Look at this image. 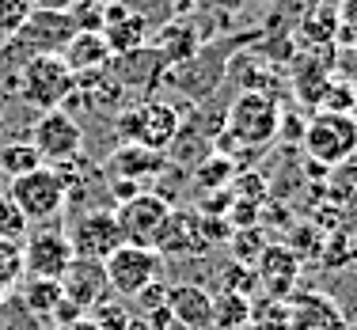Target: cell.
Masks as SVG:
<instances>
[{"instance_id": "obj_4", "label": "cell", "mask_w": 357, "mask_h": 330, "mask_svg": "<svg viewBox=\"0 0 357 330\" xmlns=\"http://www.w3.org/2000/svg\"><path fill=\"white\" fill-rule=\"evenodd\" d=\"M160 266H164V258H160L152 247H137V243H122V247H114V251L103 258L110 292L126 296V300H133V296H137L144 285L156 281V277H160Z\"/></svg>"}, {"instance_id": "obj_24", "label": "cell", "mask_w": 357, "mask_h": 330, "mask_svg": "<svg viewBox=\"0 0 357 330\" xmlns=\"http://www.w3.org/2000/svg\"><path fill=\"white\" fill-rule=\"evenodd\" d=\"M335 27H338V4H319L304 15V35L312 42H331L335 38Z\"/></svg>"}, {"instance_id": "obj_15", "label": "cell", "mask_w": 357, "mask_h": 330, "mask_svg": "<svg viewBox=\"0 0 357 330\" xmlns=\"http://www.w3.org/2000/svg\"><path fill=\"white\" fill-rule=\"evenodd\" d=\"M296 274H301V258H296L285 243H270V247H262V255L255 258V277H259V285L270 296H278V300L293 296Z\"/></svg>"}, {"instance_id": "obj_23", "label": "cell", "mask_w": 357, "mask_h": 330, "mask_svg": "<svg viewBox=\"0 0 357 330\" xmlns=\"http://www.w3.org/2000/svg\"><path fill=\"white\" fill-rule=\"evenodd\" d=\"M251 330H289V300L262 296L251 304Z\"/></svg>"}, {"instance_id": "obj_38", "label": "cell", "mask_w": 357, "mask_h": 330, "mask_svg": "<svg viewBox=\"0 0 357 330\" xmlns=\"http://www.w3.org/2000/svg\"><path fill=\"white\" fill-rule=\"evenodd\" d=\"M126 330H152V327H149V319H141V315H130V323H126Z\"/></svg>"}, {"instance_id": "obj_8", "label": "cell", "mask_w": 357, "mask_h": 330, "mask_svg": "<svg viewBox=\"0 0 357 330\" xmlns=\"http://www.w3.org/2000/svg\"><path fill=\"white\" fill-rule=\"evenodd\" d=\"M73 35H76V23H73L69 12L31 8V15L23 19V27L12 35V42L27 57H42V54H61V49L69 46Z\"/></svg>"}, {"instance_id": "obj_19", "label": "cell", "mask_w": 357, "mask_h": 330, "mask_svg": "<svg viewBox=\"0 0 357 330\" xmlns=\"http://www.w3.org/2000/svg\"><path fill=\"white\" fill-rule=\"evenodd\" d=\"M103 42H107L110 57L137 54V49H144V42H149V19H144L141 12L122 15L118 23H110V27H103Z\"/></svg>"}, {"instance_id": "obj_3", "label": "cell", "mask_w": 357, "mask_h": 330, "mask_svg": "<svg viewBox=\"0 0 357 330\" xmlns=\"http://www.w3.org/2000/svg\"><path fill=\"white\" fill-rule=\"evenodd\" d=\"M304 148L308 156L323 167H338L342 159L354 156L357 148V118L354 114H335V110H319L308 125H304Z\"/></svg>"}, {"instance_id": "obj_37", "label": "cell", "mask_w": 357, "mask_h": 330, "mask_svg": "<svg viewBox=\"0 0 357 330\" xmlns=\"http://www.w3.org/2000/svg\"><path fill=\"white\" fill-rule=\"evenodd\" d=\"M217 8H225V12H240L243 4H248V0H213Z\"/></svg>"}, {"instance_id": "obj_10", "label": "cell", "mask_w": 357, "mask_h": 330, "mask_svg": "<svg viewBox=\"0 0 357 330\" xmlns=\"http://www.w3.org/2000/svg\"><path fill=\"white\" fill-rule=\"evenodd\" d=\"M167 209L172 205H167L160 194H149V190H137L133 198L118 201L114 220H118V232H122V243L152 247V235H156V228L164 224Z\"/></svg>"}, {"instance_id": "obj_21", "label": "cell", "mask_w": 357, "mask_h": 330, "mask_svg": "<svg viewBox=\"0 0 357 330\" xmlns=\"http://www.w3.org/2000/svg\"><path fill=\"white\" fill-rule=\"evenodd\" d=\"M35 167H42V156L31 141H4V145H0V175H4L8 182L27 175V171H35Z\"/></svg>"}, {"instance_id": "obj_5", "label": "cell", "mask_w": 357, "mask_h": 330, "mask_svg": "<svg viewBox=\"0 0 357 330\" xmlns=\"http://www.w3.org/2000/svg\"><path fill=\"white\" fill-rule=\"evenodd\" d=\"M31 145L38 148L42 164L61 167V164L80 159L84 129H80V122H76L69 110H42V118L35 122V129H31Z\"/></svg>"}, {"instance_id": "obj_7", "label": "cell", "mask_w": 357, "mask_h": 330, "mask_svg": "<svg viewBox=\"0 0 357 330\" xmlns=\"http://www.w3.org/2000/svg\"><path fill=\"white\" fill-rule=\"evenodd\" d=\"M278 122L282 118H278L274 99L259 95V91H243L232 103V114H228V137L248 148H262L278 133Z\"/></svg>"}, {"instance_id": "obj_6", "label": "cell", "mask_w": 357, "mask_h": 330, "mask_svg": "<svg viewBox=\"0 0 357 330\" xmlns=\"http://www.w3.org/2000/svg\"><path fill=\"white\" fill-rule=\"evenodd\" d=\"M175 133H178V118H175V110L167 103H160V99H149V103H141L137 110L118 118V137H122L126 145L164 152L175 141Z\"/></svg>"}, {"instance_id": "obj_16", "label": "cell", "mask_w": 357, "mask_h": 330, "mask_svg": "<svg viewBox=\"0 0 357 330\" xmlns=\"http://www.w3.org/2000/svg\"><path fill=\"white\" fill-rule=\"evenodd\" d=\"M167 315L186 330H213V296L198 285H172L167 289Z\"/></svg>"}, {"instance_id": "obj_36", "label": "cell", "mask_w": 357, "mask_h": 330, "mask_svg": "<svg viewBox=\"0 0 357 330\" xmlns=\"http://www.w3.org/2000/svg\"><path fill=\"white\" fill-rule=\"evenodd\" d=\"M35 8H46V12H69L76 0H31Z\"/></svg>"}, {"instance_id": "obj_17", "label": "cell", "mask_w": 357, "mask_h": 330, "mask_svg": "<svg viewBox=\"0 0 357 330\" xmlns=\"http://www.w3.org/2000/svg\"><path fill=\"white\" fill-rule=\"evenodd\" d=\"M65 65L80 76V72H96V69H107L110 61V49L103 42V31H76L69 38V46L61 49Z\"/></svg>"}, {"instance_id": "obj_20", "label": "cell", "mask_w": 357, "mask_h": 330, "mask_svg": "<svg viewBox=\"0 0 357 330\" xmlns=\"http://www.w3.org/2000/svg\"><path fill=\"white\" fill-rule=\"evenodd\" d=\"M61 281H50V277H27L23 285V311L35 319H50L61 304Z\"/></svg>"}, {"instance_id": "obj_1", "label": "cell", "mask_w": 357, "mask_h": 330, "mask_svg": "<svg viewBox=\"0 0 357 330\" xmlns=\"http://www.w3.org/2000/svg\"><path fill=\"white\" fill-rule=\"evenodd\" d=\"M15 88L20 99L35 110H61L76 91V72L65 65L61 54H42L31 57L20 72H15Z\"/></svg>"}, {"instance_id": "obj_32", "label": "cell", "mask_w": 357, "mask_h": 330, "mask_svg": "<svg viewBox=\"0 0 357 330\" xmlns=\"http://www.w3.org/2000/svg\"><path fill=\"white\" fill-rule=\"evenodd\" d=\"M255 285H259L255 269L240 266V262H232V266H228V274H225V292H240V296H248V300H251V289H255Z\"/></svg>"}, {"instance_id": "obj_29", "label": "cell", "mask_w": 357, "mask_h": 330, "mask_svg": "<svg viewBox=\"0 0 357 330\" xmlns=\"http://www.w3.org/2000/svg\"><path fill=\"white\" fill-rule=\"evenodd\" d=\"M31 0H0V42L12 38L23 27V19L31 15Z\"/></svg>"}, {"instance_id": "obj_2", "label": "cell", "mask_w": 357, "mask_h": 330, "mask_svg": "<svg viewBox=\"0 0 357 330\" xmlns=\"http://www.w3.org/2000/svg\"><path fill=\"white\" fill-rule=\"evenodd\" d=\"M8 198H12V205L20 209L31 224H46V220H54L65 209L69 190H65V179H61L57 167L42 164L35 171H27V175L8 182Z\"/></svg>"}, {"instance_id": "obj_35", "label": "cell", "mask_w": 357, "mask_h": 330, "mask_svg": "<svg viewBox=\"0 0 357 330\" xmlns=\"http://www.w3.org/2000/svg\"><path fill=\"white\" fill-rule=\"evenodd\" d=\"M54 330H99V327H96L91 315H76V319H69V323H54Z\"/></svg>"}, {"instance_id": "obj_25", "label": "cell", "mask_w": 357, "mask_h": 330, "mask_svg": "<svg viewBox=\"0 0 357 330\" xmlns=\"http://www.w3.org/2000/svg\"><path fill=\"white\" fill-rule=\"evenodd\" d=\"M20 281H23V251H20V243L0 239V296L12 292Z\"/></svg>"}, {"instance_id": "obj_26", "label": "cell", "mask_w": 357, "mask_h": 330, "mask_svg": "<svg viewBox=\"0 0 357 330\" xmlns=\"http://www.w3.org/2000/svg\"><path fill=\"white\" fill-rule=\"evenodd\" d=\"M27 232H31V220L20 213V209L12 205V198H0V239L4 243H23L27 239Z\"/></svg>"}, {"instance_id": "obj_40", "label": "cell", "mask_w": 357, "mask_h": 330, "mask_svg": "<svg viewBox=\"0 0 357 330\" xmlns=\"http://www.w3.org/2000/svg\"><path fill=\"white\" fill-rule=\"evenodd\" d=\"M342 330H357V323H346V327H342Z\"/></svg>"}, {"instance_id": "obj_9", "label": "cell", "mask_w": 357, "mask_h": 330, "mask_svg": "<svg viewBox=\"0 0 357 330\" xmlns=\"http://www.w3.org/2000/svg\"><path fill=\"white\" fill-rule=\"evenodd\" d=\"M20 251H23V274L50 277V281H61V274L73 262L69 235H65L61 228H46V224H42L38 232H27V239L20 243Z\"/></svg>"}, {"instance_id": "obj_11", "label": "cell", "mask_w": 357, "mask_h": 330, "mask_svg": "<svg viewBox=\"0 0 357 330\" xmlns=\"http://www.w3.org/2000/svg\"><path fill=\"white\" fill-rule=\"evenodd\" d=\"M152 251L160 258H194V255H206L209 239L202 235V220L190 209H167L164 224L156 228L152 235Z\"/></svg>"}, {"instance_id": "obj_30", "label": "cell", "mask_w": 357, "mask_h": 330, "mask_svg": "<svg viewBox=\"0 0 357 330\" xmlns=\"http://www.w3.org/2000/svg\"><path fill=\"white\" fill-rule=\"evenodd\" d=\"M133 300H137V315L141 319H152V315H160V311L167 308V285H160V277H156V281L144 285Z\"/></svg>"}, {"instance_id": "obj_39", "label": "cell", "mask_w": 357, "mask_h": 330, "mask_svg": "<svg viewBox=\"0 0 357 330\" xmlns=\"http://www.w3.org/2000/svg\"><path fill=\"white\" fill-rule=\"evenodd\" d=\"M91 4H99V8H107V4H118V0H91Z\"/></svg>"}, {"instance_id": "obj_28", "label": "cell", "mask_w": 357, "mask_h": 330, "mask_svg": "<svg viewBox=\"0 0 357 330\" xmlns=\"http://www.w3.org/2000/svg\"><path fill=\"white\" fill-rule=\"evenodd\" d=\"M130 315H133V311L126 308L122 300H110V296H107L103 304H96V308H91V319H96L99 330H126Z\"/></svg>"}, {"instance_id": "obj_27", "label": "cell", "mask_w": 357, "mask_h": 330, "mask_svg": "<svg viewBox=\"0 0 357 330\" xmlns=\"http://www.w3.org/2000/svg\"><path fill=\"white\" fill-rule=\"evenodd\" d=\"M160 49H164V57H172V61L190 57L194 54V31L186 27V23H172V27L160 35Z\"/></svg>"}, {"instance_id": "obj_22", "label": "cell", "mask_w": 357, "mask_h": 330, "mask_svg": "<svg viewBox=\"0 0 357 330\" xmlns=\"http://www.w3.org/2000/svg\"><path fill=\"white\" fill-rule=\"evenodd\" d=\"M251 327V300L240 292L213 296V330H243Z\"/></svg>"}, {"instance_id": "obj_18", "label": "cell", "mask_w": 357, "mask_h": 330, "mask_svg": "<svg viewBox=\"0 0 357 330\" xmlns=\"http://www.w3.org/2000/svg\"><path fill=\"white\" fill-rule=\"evenodd\" d=\"M160 167H164V152L156 148H141V145H122L110 156V171H114V179H149V175H156Z\"/></svg>"}, {"instance_id": "obj_13", "label": "cell", "mask_w": 357, "mask_h": 330, "mask_svg": "<svg viewBox=\"0 0 357 330\" xmlns=\"http://www.w3.org/2000/svg\"><path fill=\"white\" fill-rule=\"evenodd\" d=\"M61 296L73 304L76 311H91L96 304H103L110 296V285H107V269L103 262L96 258H73L69 269L61 274Z\"/></svg>"}, {"instance_id": "obj_31", "label": "cell", "mask_w": 357, "mask_h": 330, "mask_svg": "<svg viewBox=\"0 0 357 330\" xmlns=\"http://www.w3.org/2000/svg\"><path fill=\"white\" fill-rule=\"evenodd\" d=\"M76 31H103V8L91 4V0H76V4L69 8Z\"/></svg>"}, {"instance_id": "obj_34", "label": "cell", "mask_w": 357, "mask_h": 330, "mask_svg": "<svg viewBox=\"0 0 357 330\" xmlns=\"http://www.w3.org/2000/svg\"><path fill=\"white\" fill-rule=\"evenodd\" d=\"M338 27H346L350 38H357V0H342L338 4Z\"/></svg>"}, {"instance_id": "obj_33", "label": "cell", "mask_w": 357, "mask_h": 330, "mask_svg": "<svg viewBox=\"0 0 357 330\" xmlns=\"http://www.w3.org/2000/svg\"><path fill=\"white\" fill-rule=\"evenodd\" d=\"M335 171H338L335 190H338V194H346L350 201H357V148H354V156H350V159H342V164L335 167Z\"/></svg>"}, {"instance_id": "obj_14", "label": "cell", "mask_w": 357, "mask_h": 330, "mask_svg": "<svg viewBox=\"0 0 357 330\" xmlns=\"http://www.w3.org/2000/svg\"><path fill=\"white\" fill-rule=\"evenodd\" d=\"M289 300V330H342L346 315L327 292H301Z\"/></svg>"}, {"instance_id": "obj_12", "label": "cell", "mask_w": 357, "mask_h": 330, "mask_svg": "<svg viewBox=\"0 0 357 330\" xmlns=\"http://www.w3.org/2000/svg\"><path fill=\"white\" fill-rule=\"evenodd\" d=\"M65 235H69L73 258L103 262L114 247H122V232H118V220L110 209H88V213H80L73 232H65Z\"/></svg>"}]
</instances>
